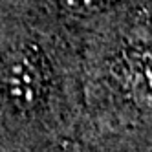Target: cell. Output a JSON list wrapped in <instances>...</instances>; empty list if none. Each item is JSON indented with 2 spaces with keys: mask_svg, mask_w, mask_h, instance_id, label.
I'll return each instance as SVG.
<instances>
[{
  "mask_svg": "<svg viewBox=\"0 0 152 152\" xmlns=\"http://www.w3.org/2000/svg\"><path fill=\"white\" fill-rule=\"evenodd\" d=\"M2 88L18 110L37 108L46 92V72L35 48L24 46L9 53L0 72Z\"/></svg>",
  "mask_w": 152,
  "mask_h": 152,
  "instance_id": "cell-1",
  "label": "cell"
},
{
  "mask_svg": "<svg viewBox=\"0 0 152 152\" xmlns=\"http://www.w3.org/2000/svg\"><path fill=\"white\" fill-rule=\"evenodd\" d=\"M61 4L72 13H90L99 9L104 0H61Z\"/></svg>",
  "mask_w": 152,
  "mask_h": 152,
  "instance_id": "cell-3",
  "label": "cell"
},
{
  "mask_svg": "<svg viewBox=\"0 0 152 152\" xmlns=\"http://www.w3.org/2000/svg\"><path fill=\"white\" fill-rule=\"evenodd\" d=\"M128 81H130V92H134L136 99L148 108L150 106V55H148V50H141L136 55L130 57Z\"/></svg>",
  "mask_w": 152,
  "mask_h": 152,
  "instance_id": "cell-2",
  "label": "cell"
}]
</instances>
